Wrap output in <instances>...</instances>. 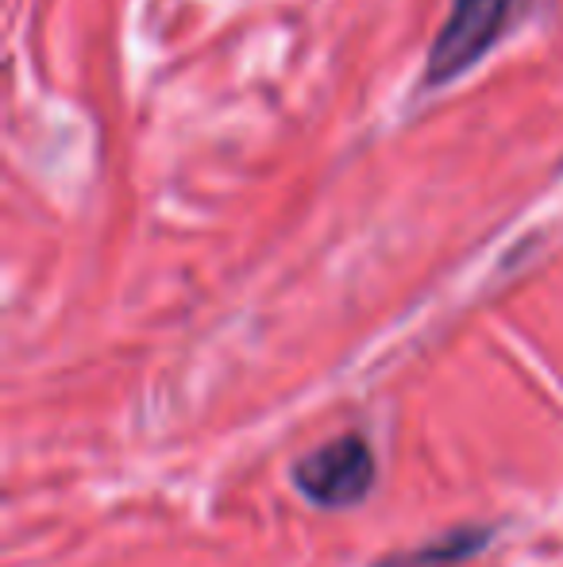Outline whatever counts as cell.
Returning <instances> with one entry per match:
<instances>
[{"label":"cell","instance_id":"1","mask_svg":"<svg viewBox=\"0 0 563 567\" xmlns=\"http://www.w3.org/2000/svg\"><path fill=\"white\" fill-rule=\"evenodd\" d=\"M293 486L321 509L355 506L375 486V452L363 436H336L293 463Z\"/></svg>","mask_w":563,"mask_h":567},{"label":"cell","instance_id":"2","mask_svg":"<svg viewBox=\"0 0 563 567\" xmlns=\"http://www.w3.org/2000/svg\"><path fill=\"white\" fill-rule=\"evenodd\" d=\"M510 8L513 0H451L448 20L428 47L425 85H448L451 78L471 70L502 35Z\"/></svg>","mask_w":563,"mask_h":567}]
</instances>
